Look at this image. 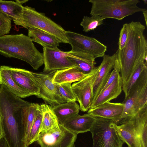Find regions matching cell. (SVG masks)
I'll use <instances>...</instances> for the list:
<instances>
[{"instance_id":"e0dca14e","label":"cell","mask_w":147,"mask_h":147,"mask_svg":"<svg viewBox=\"0 0 147 147\" xmlns=\"http://www.w3.org/2000/svg\"><path fill=\"white\" fill-rule=\"evenodd\" d=\"M95 119V117L88 113L82 115L78 114L67 119L61 125L78 134L90 131Z\"/></svg>"},{"instance_id":"d6a6232c","label":"cell","mask_w":147,"mask_h":147,"mask_svg":"<svg viewBox=\"0 0 147 147\" xmlns=\"http://www.w3.org/2000/svg\"><path fill=\"white\" fill-rule=\"evenodd\" d=\"M0 147H8L7 142L4 138L0 139Z\"/></svg>"},{"instance_id":"e575fe53","label":"cell","mask_w":147,"mask_h":147,"mask_svg":"<svg viewBox=\"0 0 147 147\" xmlns=\"http://www.w3.org/2000/svg\"><path fill=\"white\" fill-rule=\"evenodd\" d=\"M144 18L146 26H147V10L142 12Z\"/></svg>"},{"instance_id":"d590c367","label":"cell","mask_w":147,"mask_h":147,"mask_svg":"<svg viewBox=\"0 0 147 147\" xmlns=\"http://www.w3.org/2000/svg\"><path fill=\"white\" fill-rule=\"evenodd\" d=\"M28 1V0H16V2L18 3H19L22 5V4L26 3Z\"/></svg>"},{"instance_id":"f546056e","label":"cell","mask_w":147,"mask_h":147,"mask_svg":"<svg viewBox=\"0 0 147 147\" xmlns=\"http://www.w3.org/2000/svg\"><path fill=\"white\" fill-rule=\"evenodd\" d=\"M12 20L11 18L0 12V37L9 33Z\"/></svg>"},{"instance_id":"ba28073f","label":"cell","mask_w":147,"mask_h":147,"mask_svg":"<svg viewBox=\"0 0 147 147\" xmlns=\"http://www.w3.org/2000/svg\"><path fill=\"white\" fill-rule=\"evenodd\" d=\"M122 102L124 107L121 123L147 105V67L144 69Z\"/></svg>"},{"instance_id":"cb8c5ba5","label":"cell","mask_w":147,"mask_h":147,"mask_svg":"<svg viewBox=\"0 0 147 147\" xmlns=\"http://www.w3.org/2000/svg\"><path fill=\"white\" fill-rule=\"evenodd\" d=\"M60 124H62L67 119L78 114L79 105L76 101H71L61 103L52 107Z\"/></svg>"},{"instance_id":"8992f818","label":"cell","mask_w":147,"mask_h":147,"mask_svg":"<svg viewBox=\"0 0 147 147\" xmlns=\"http://www.w3.org/2000/svg\"><path fill=\"white\" fill-rule=\"evenodd\" d=\"M21 26L28 29L34 28L42 30L55 36L61 43H68L66 31L45 13L38 12L35 8L28 6H24Z\"/></svg>"},{"instance_id":"4fadbf2b","label":"cell","mask_w":147,"mask_h":147,"mask_svg":"<svg viewBox=\"0 0 147 147\" xmlns=\"http://www.w3.org/2000/svg\"><path fill=\"white\" fill-rule=\"evenodd\" d=\"M44 68L42 73L49 74L57 70L74 67L67 58L65 52L58 47L43 48Z\"/></svg>"},{"instance_id":"d6986e66","label":"cell","mask_w":147,"mask_h":147,"mask_svg":"<svg viewBox=\"0 0 147 147\" xmlns=\"http://www.w3.org/2000/svg\"><path fill=\"white\" fill-rule=\"evenodd\" d=\"M122 80L119 74L113 83L92 102L89 109L116 98L122 92Z\"/></svg>"},{"instance_id":"7c38bea8","label":"cell","mask_w":147,"mask_h":147,"mask_svg":"<svg viewBox=\"0 0 147 147\" xmlns=\"http://www.w3.org/2000/svg\"><path fill=\"white\" fill-rule=\"evenodd\" d=\"M98 71V66L82 80L71 85L80 110L86 112L89 110L92 102V89Z\"/></svg>"},{"instance_id":"30bf717a","label":"cell","mask_w":147,"mask_h":147,"mask_svg":"<svg viewBox=\"0 0 147 147\" xmlns=\"http://www.w3.org/2000/svg\"><path fill=\"white\" fill-rule=\"evenodd\" d=\"M65 35L71 46V51L90 54L95 59L105 55L107 47L94 38L69 31H66Z\"/></svg>"},{"instance_id":"6da1fadb","label":"cell","mask_w":147,"mask_h":147,"mask_svg":"<svg viewBox=\"0 0 147 147\" xmlns=\"http://www.w3.org/2000/svg\"><path fill=\"white\" fill-rule=\"evenodd\" d=\"M31 103L0 85V117L8 147H25L26 121Z\"/></svg>"},{"instance_id":"2e32d148","label":"cell","mask_w":147,"mask_h":147,"mask_svg":"<svg viewBox=\"0 0 147 147\" xmlns=\"http://www.w3.org/2000/svg\"><path fill=\"white\" fill-rule=\"evenodd\" d=\"M13 80L20 87L30 94L36 96L39 94V89L32 72L19 68L9 66Z\"/></svg>"},{"instance_id":"277c9868","label":"cell","mask_w":147,"mask_h":147,"mask_svg":"<svg viewBox=\"0 0 147 147\" xmlns=\"http://www.w3.org/2000/svg\"><path fill=\"white\" fill-rule=\"evenodd\" d=\"M116 129L128 147H147V105L116 125Z\"/></svg>"},{"instance_id":"836d02e7","label":"cell","mask_w":147,"mask_h":147,"mask_svg":"<svg viewBox=\"0 0 147 147\" xmlns=\"http://www.w3.org/2000/svg\"><path fill=\"white\" fill-rule=\"evenodd\" d=\"M3 138V133L2 129L1 121L0 117V139Z\"/></svg>"},{"instance_id":"4316f807","label":"cell","mask_w":147,"mask_h":147,"mask_svg":"<svg viewBox=\"0 0 147 147\" xmlns=\"http://www.w3.org/2000/svg\"><path fill=\"white\" fill-rule=\"evenodd\" d=\"M104 19L98 15H93L90 17L84 16L80 24L83 31L87 32L94 30L98 26L103 24Z\"/></svg>"},{"instance_id":"9c48e42d","label":"cell","mask_w":147,"mask_h":147,"mask_svg":"<svg viewBox=\"0 0 147 147\" xmlns=\"http://www.w3.org/2000/svg\"><path fill=\"white\" fill-rule=\"evenodd\" d=\"M77 135L60 124L58 128L40 132L36 142L40 147H75Z\"/></svg>"},{"instance_id":"5bb4252c","label":"cell","mask_w":147,"mask_h":147,"mask_svg":"<svg viewBox=\"0 0 147 147\" xmlns=\"http://www.w3.org/2000/svg\"><path fill=\"white\" fill-rule=\"evenodd\" d=\"M102 57V61L98 66V72L92 87V102L99 94L106 84L114 67L117 55L116 53L111 56L105 55Z\"/></svg>"},{"instance_id":"5b68a950","label":"cell","mask_w":147,"mask_h":147,"mask_svg":"<svg viewBox=\"0 0 147 147\" xmlns=\"http://www.w3.org/2000/svg\"><path fill=\"white\" fill-rule=\"evenodd\" d=\"M92 4L90 14L99 16L105 19L121 20L125 17L147 9L139 7V0H89Z\"/></svg>"},{"instance_id":"603a6c76","label":"cell","mask_w":147,"mask_h":147,"mask_svg":"<svg viewBox=\"0 0 147 147\" xmlns=\"http://www.w3.org/2000/svg\"><path fill=\"white\" fill-rule=\"evenodd\" d=\"M23 7L16 1L0 0V12L11 18L16 25L22 24Z\"/></svg>"},{"instance_id":"4dcf8cb0","label":"cell","mask_w":147,"mask_h":147,"mask_svg":"<svg viewBox=\"0 0 147 147\" xmlns=\"http://www.w3.org/2000/svg\"><path fill=\"white\" fill-rule=\"evenodd\" d=\"M128 23L124 24L120 32L118 43L119 50H121L124 47L126 43L128 33Z\"/></svg>"},{"instance_id":"1f68e13d","label":"cell","mask_w":147,"mask_h":147,"mask_svg":"<svg viewBox=\"0 0 147 147\" xmlns=\"http://www.w3.org/2000/svg\"><path fill=\"white\" fill-rule=\"evenodd\" d=\"M120 67L119 64L116 60L114 68L111 72L107 81L105 85L100 92V93L107 88L113 83L117 75L120 74Z\"/></svg>"},{"instance_id":"9a60e30c","label":"cell","mask_w":147,"mask_h":147,"mask_svg":"<svg viewBox=\"0 0 147 147\" xmlns=\"http://www.w3.org/2000/svg\"><path fill=\"white\" fill-rule=\"evenodd\" d=\"M124 105L123 103H105L95 108L90 109L87 112L95 117H100L111 120L117 125L122 121Z\"/></svg>"},{"instance_id":"484cf974","label":"cell","mask_w":147,"mask_h":147,"mask_svg":"<svg viewBox=\"0 0 147 147\" xmlns=\"http://www.w3.org/2000/svg\"><path fill=\"white\" fill-rule=\"evenodd\" d=\"M147 62L142 61L140 62L135 69L129 79L122 86L125 98L128 95L129 91L134 84L138 79L145 68L147 67Z\"/></svg>"},{"instance_id":"8fae6325","label":"cell","mask_w":147,"mask_h":147,"mask_svg":"<svg viewBox=\"0 0 147 147\" xmlns=\"http://www.w3.org/2000/svg\"><path fill=\"white\" fill-rule=\"evenodd\" d=\"M54 72L45 74L32 72L34 78L39 89L37 98L43 100L45 104L52 107L66 102L60 94L56 84L52 82Z\"/></svg>"},{"instance_id":"3957f363","label":"cell","mask_w":147,"mask_h":147,"mask_svg":"<svg viewBox=\"0 0 147 147\" xmlns=\"http://www.w3.org/2000/svg\"><path fill=\"white\" fill-rule=\"evenodd\" d=\"M0 54L24 61L35 70L43 64L42 53L36 49L30 38L23 34L0 37Z\"/></svg>"},{"instance_id":"7a4b0ae2","label":"cell","mask_w":147,"mask_h":147,"mask_svg":"<svg viewBox=\"0 0 147 147\" xmlns=\"http://www.w3.org/2000/svg\"><path fill=\"white\" fill-rule=\"evenodd\" d=\"M127 38L121 50L115 53L123 85L129 78L138 64L147 61V41L144 35L145 26L139 22L128 24Z\"/></svg>"},{"instance_id":"ac0fdd59","label":"cell","mask_w":147,"mask_h":147,"mask_svg":"<svg viewBox=\"0 0 147 147\" xmlns=\"http://www.w3.org/2000/svg\"><path fill=\"white\" fill-rule=\"evenodd\" d=\"M65 53L67 58L74 66L85 74H88L96 67L95 59L91 54L71 51Z\"/></svg>"},{"instance_id":"d4e9b609","label":"cell","mask_w":147,"mask_h":147,"mask_svg":"<svg viewBox=\"0 0 147 147\" xmlns=\"http://www.w3.org/2000/svg\"><path fill=\"white\" fill-rule=\"evenodd\" d=\"M40 105L43 116L40 133L59 127L60 124L52 109V107L44 104Z\"/></svg>"},{"instance_id":"f1b7e54d","label":"cell","mask_w":147,"mask_h":147,"mask_svg":"<svg viewBox=\"0 0 147 147\" xmlns=\"http://www.w3.org/2000/svg\"><path fill=\"white\" fill-rule=\"evenodd\" d=\"M56 85L60 94L66 102L76 101L71 83L67 82Z\"/></svg>"},{"instance_id":"83f0119b","label":"cell","mask_w":147,"mask_h":147,"mask_svg":"<svg viewBox=\"0 0 147 147\" xmlns=\"http://www.w3.org/2000/svg\"><path fill=\"white\" fill-rule=\"evenodd\" d=\"M42 116V112L40 105L38 111L31 128L29 137V146L36 142L37 139L40 133Z\"/></svg>"},{"instance_id":"44dd1931","label":"cell","mask_w":147,"mask_h":147,"mask_svg":"<svg viewBox=\"0 0 147 147\" xmlns=\"http://www.w3.org/2000/svg\"><path fill=\"white\" fill-rule=\"evenodd\" d=\"M88 74L82 72L76 67H71L55 71L52 77V82L55 84L71 83L82 80Z\"/></svg>"},{"instance_id":"8d00e7d4","label":"cell","mask_w":147,"mask_h":147,"mask_svg":"<svg viewBox=\"0 0 147 147\" xmlns=\"http://www.w3.org/2000/svg\"><path fill=\"white\" fill-rule=\"evenodd\" d=\"M142 1L144 2L145 4L146 5L147 3V0H142Z\"/></svg>"},{"instance_id":"7402d4cb","label":"cell","mask_w":147,"mask_h":147,"mask_svg":"<svg viewBox=\"0 0 147 147\" xmlns=\"http://www.w3.org/2000/svg\"><path fill=\"white\" fill-rule=\"evenodd\" d=\"M28 30V36L33 42L41 45L43 48H54L59 46L61 42L53 35L36 28Z\"/></svg>"},{"instance_id":"ffe728a7","label":"cell","mask_w":147,"mask_h":147,"mask_svg":"<svg viewBox=\"0 0 147 147\" xmlns=\"http://www.w3.org/2000/svg\"><path fill=\"white\" fill-rule=\"evenodd\" d=\"M0 84L5 85L12 93L21 98L31 96L15 82L12 78L9 66H0Z\"/></svg>"},{"instance_id":"52a82bcc","label":"cell","mask_w":147,"mask_h":147,"mask_svg":"<svg viewBox=\"0 0 147 147\" xmlns=\"http://www.w3.org/2000/svg\"><path fill=\"white\" fill-rule=\"evenodd\" d=\"M113 120L95 117L90 129L93 140L92 147H123L124 143L116 129Z\"/></svg>"}]
</instances>
